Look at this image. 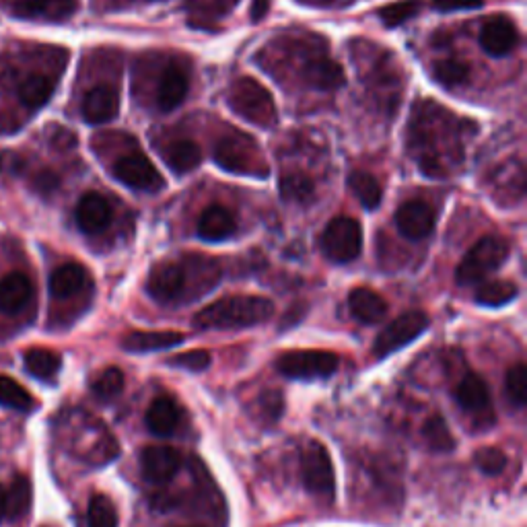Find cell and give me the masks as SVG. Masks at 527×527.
<instances>
[{
    "label": "cell",
    "instance_id": "cell-28",
    "mask_svg": "<svg viewBox=\"0 0 527 527\" xmlns=\"http://www.w3.org/2000/svg\"><path fill=\"white\" fill-rule=\"evenodd\" d=\"M280 196L287 202L309 204L315 198V186L303 173H285L278 182Z\"/></svg>",
    "mask_w": 527,
    "mask_h": 527
},
{
    "label": "cell",
    "instance_id": "cell-9",
    "mask_svg": "<svg viewBox=\"0 0 527 527\" xmlns=\"http://www.w3.org/2000/svg\"><path fill=\"white\" fill-rule=\"evenodd\" d=\"M114 175L124 186L140 192H159L165 184L159 169L143 153H130L120 157L114 165Z\"/></svg>",
    "mask_w": 527,
    "mask_h": 527
},
{
    "label": "cell",
    "instance_id": "cell-16",
    "mask_svg": "<svg viewBox=\"0 0 527 527\" xmlns=\"http://www.w3.org/2000/svg\"><path fill=\"white\" fill-rule=\"evenodd\" d=\"M188 73L178 66V64H171L163 70L161 81H159V89H157V105L161 112H171L178 108V105L186 99L188 95Z\"/></svg>",
    "mask_w": 527,
    "mask_h": 527
},
{
    "label": "cell",
    "instance_id": "cell-38",
    "mask_svg": "<svg viewBox=\"0 0 527 527\" xmlns=\"http://www.w3.org/2000/svg\"><path fill=\"white\" fill-rule=\"evenodd\" d=\"M505 392L507 398L515 404V406H525L527 402V371L523 363L513 365L507 375H505Z\"/></svg>",
    "mask_w": 527,
    "mask_h": 527
},
{
    "label": "cell",
    "instance_id": "cell-43",
    "mask_svg": "<svg viewBox=\"0 0 527 527\" xmlns=\"http://www.w3.org/2000/svg\"><path fill=\"white\" fill-rule=\"evenodd\" d=\"M35 188L44 194H50L58 188V178L54 175V171H42L38 175V180H35Z\"/></svg>",
    "mask_w": 527,
    "mask_h": 527
},
{
    "label": "cell",
    "instance_id": "cell-35",
    "mask_svg": "<svg viewBox=\"0 0 527 527\" xmlns=\"http://www.w3.org/2000/svg\"><path fill=\"white\" fill-rule=\"evenodd\" d=\"M89 527H118V511L105 495H95L87 511Z\"/></svg>",
    "mask_w": 527,
    "mask_h": 527
},
{
    "label": "cell",
    "instance_id": "cell-8",
    "mask_svg": "<svg viewBox=\"0 0 527 527\" xmlns=\"http://www.w3.org/2000/svg\"><path fill=\"white\" fill-rule=\"evenodd\" d=\"M429 318L423 311H406L396 318L390 326H385L373 344V355L385 359L406 344L414 342L420 334L429 328Z\"/></svg>",
    "mask_w": 527,
    "mask_h": 527
},
{
    "label": "cell",
    "instance_id": "cell-10",
    "mask_svg": "<svg viewBox=\"0 0 527 527\" xmlns=\"http://www.w3.org/2000/svg\"><path fill=\"white\" fill-rule=\"evenodd\" d=\"M455 402H458L464 410H468L470 414L478 416V425L480 427H488L493 425L497 416L493 412V406H490V390L486 381L476 375V373H468L460 383L458 388L453 392Z\"/></svg>",
    "mask_w": 527,
    "mask_h": 527
},
{
    "label": "cell",
    "instance_id": "cell-1",
    "mask_svg": "<svg viewBox=\"0 0 527 527\" xmlns=\"http://www.w3.org/2000/svg\"><path fill=\"white\" fill-rule=\"evenodd\" d=\"M274 303L256 295L223 297L200 309L194 318V326L200 330H237L264 324L272 318Z\"/></svg>",
    "mask_w": 527,
    "mask_h": 527
},
{
    "label": "cell",
    "instance_id": "cell-5",
    "mask_svg": "<svg viewBox=\"0 0 527 527\" xmlns=\"http://www.w3.org/2000/svg\"><path fill=\"white\" fill-rule=\"evenodd\" d=\"M215 161L221 169L237 175H268L250 136H225L215 147Z\"/></svg>",
    "mask_w": 527,
    "mask_h": 527
},
{
    "label": "cell",
    "instance_id": "cell-22",
    "mask_svg": "<svg viewBox=\"0 0 527 527\" xmlns=\"http://www.w3.org/2000/svg\"><path fill=\"white\" fill-rule=\"evenodd\" d=\"M235 229H237L235 217L225 206L219 204L208 206L198 219V235L204 241H223L231 237Z\"/></svg>",
    "mask_w": 527,
    "mask_h": 527
},
{
    "label": "cell",
    "instance_id": "cell-24",
    "mask_svg": "<svg viewBox=\"0 0 527 527\" xmlns=\"http://www.w3.org/2000/svg\"><path fill=\"white\" fill-rule=\"evenodd\" d=\"M305 79L315 89H324V91H332L344 85V73L340 64L330 58L309 60L305 66Z\"/></svg>",
    "mask_w": 527,
    "mask_h": 527
},
{
    "label": "cell",
    "instance_id": "cell-20",
    "mask_svg": "<svg viewBox=\"0 0 527 527\" xmlns=\"http://www.w3.org/2000/svg\"><path fill=\"white\" fill-rule=\"evenodd\" d=\"M89 285V272L75 262L62 264L50 276V293L56 299H68L79 295Z\"/></svg>",
    "mask_w": 527,
    "mask_h": 527
},
{
    "label": "cell",
    "instance_id": "cell-3",
    "mask_svg": "<svg viewBox=\"0 0 527 527\" xmlns=\"http://www.w3.org/2000/svg\"><path fill=\"white\" fill-rule=\"evenodd\" d=\"M507 256L509 243L503 237L486 235L478 243H474L472 250L464 256L458 270H455V280H458L460 285H476L490 272L501 268Z\"/></svg>",
    "mask_w": 527,
    "mask_h": 527
},
{
    "label": "cell",
    "instance_id": "cell-37",
    "mask_svg": "<svg viewBox=\"0 0 527 527\" xmlns=\"http://www.w3.org/2000/svg\"><path fill=\"white\" fill-rule=\"evenodd\" d=\"M420 7H423V0H400V3L385 5L379 9V19L383 21L385 27H398L404 21L412 19L418 15Z\"/></svg>",
    "mask_w": 527,
    "mask_h": 527
},
{
    "label": "cell",
    "instance_id": "cell-34",
    "mask_svg": "<svg viewBox=\"0 0 527 527\" xmlns=\"http://www.w3.org/2000/svg\"><path fill=\"white\" fill-rule=\"evenodd\" d=\"M91 390L99 400H114L124 390V373L118 367H108L93 379Z\"/></svg>",
    "mask_w": 527,
    "mask_h": 527
},
{
    "label": "cell",
    "instance_id": "cell-15",
    "mask_svg": "<svg viewBox=\"0 0 527 527\" xmlns=\"http://www.w3.org/2000/svg\"><path fill=\"white\" fill-rule=\"evenodd\" d=\"M480 44L490 56H505L519 44L517 27L507 17L490 19L480 31Z\"/></svg>",
    "mask_w": 527,
    "mask_h": 527
},
{
    "label": "cell",
    "instance_id": "cell-30",
    "mask_svg": "<svg viewBox=\"0 0 527 527\" xmlns=\"http://www.w3.org/2000/svg\"><path fill=\"white\" fill-rule=\"evenodd\" d=\"M519 295V289L515 283L509 280H490L484 283L476 291V303L484 307H501L505 303H511Z\"/></svg>",
    "mask_w": 527,
    "mask_h": 527
},
{
    "label": "cell",
    "instance_id": "cell-21",
    "mask_svg": "<svg viewBox=\"0 0 527 527\" xmlns=\"http://www.w3.org/2000/svg\"><path fill=\"white\" fill-rule=\"evenodd\" d=\"M145 423L157 437H169L180 425V406L169 396H159L147 410Z\"/></svg>",
    "mask_w": 527,
    "mask_h": 527
},
{
    "label": "cell",
    "instance_id": "cell-27",
    "mask_svg": "<svg viewBox=\"0 0 527 527\" xmlns=\"http://www.w3.org/2000/svg\"><path fill=\"white\" fill-rule=\"evenodd\" d=\"M348 186H350V190H353V194L357 196V200L367 210L377 208L381 204V200H383V190H381L379 182L367 171H353V173H350Z\"/></svg>",
    "mask_w": 527,
    "mask_h": 527
},
{
    "label": "cell",
    "instance_id": "cell-12",
    "mask_svg": "<svg viewBox=\"0 0 527 527\" xmlns=\"http://www.w3.org/2000/svg\"><path fill=\"white\" fill-rule=\"evenodd\" d=\"M182 466V458L178 449L169 445H149L140 451V470H143L145 478L157 484L169 482L175 474H178Z\"/></svg>",
    "mask_w": 527,
    "mask_h": 527
},
{
    "label": "cell",
    "instance_id": "cell-4",
    "mask_svg": "<svg viewBox=\"0 0 527 527\" xmlns=\"http://www.w3.org/2000/svg\"><path fill=\"white\" fill-rule=\"evenodd\" d=\"M322 250L336 264L355 262L363 250V229L353 217H336L322 233Z\"/></svg>",
    "mask_w": 527,
    "mask_h": 527
},
{
    "label": "cell",
    "instance_id": "cell-11",
    "mask_svg": "<svg viewBox=\"0 0 527 527\" xmlns=\"http://www.w3.org/2000/svg\"><path fill=\"white\" fill-rule=\"evenodd\" d=\"M435 223H437L435 208L425 200H408L396 213L398 231L414 241L429 237L435 229Z\"/></svg>",
    "mask_w": 527,
    "mask_h": 527
},
{
    "label": "cell",
    "instance_id": "cell-6",
    "mask_svg": "<svg viewBox=\"0 0 527 527\" xmlns=\"http://www.w3.org/2000/svg\"><path fill=\"white\" fill-rule=\"evenodd\" d=\"M276 369L291 379H320L336 373L338 357L328 350H291L276 359Z\"/></svg>",
    "mask_w": 527,
    "mask_h": 527
},
{
    "label": "cell",
    "instance_id": "cell-33",
    "mask_svg": "<svg viewBox=\"0 0 527 527\" xmlns=\"http://www.w3.org/2000/svg\"><path fill=\"white\" fill-rule=\"evenodd\" d=\"M7 497V515L11 519H19L27 513L31 505V482L27 476H17V480L11 484Z\"/></svg>",
    "mask_w": 527,
    "mask_h": 527
},
{
    "label": "cell",
    "instance_id": "cell-44",
    "mask_svg": "<svg viewBox=\"0 0 527 527\" xmlns=\"http://www.w3.org/2000/svg\"><path fill=\"white\" fill-rule=\"evenodd\" d=\"M272 0H252V21H260L268 15Z\"/></svg>",
    "mask_w": 527,
    "mask_h": 527
},
{
    "label": "cell",
    "instance_id": "cell-17",
    "mask_svg": "<svg viewBox=\"0 0 527 527\" xmlns=\"http://www.w3.org/2000/svg\"><path fill=\"white\" fill-rule=\"evenodd\" d=\"M112 221V208L103 196L85 194L77 204V225L83 233H101Z\"/></svg>",
    "mask_w": 527,
    "mask_h": 527
},
{
    "label": "cell",
    "instance_id": "cell-32",
    "mask_svg": "<svg viewBox=\"0 0 527 527\" xmlns=\"http://www.w3.org/2000/svg\"><path fill=\"white\" fill-rule=\"evenodd\" d=\"M423 437L427 441V445L433 449V451H439V453H445V451H451L455 447V439L447 427L445 420L435 414L431 416L425 427H423Z\"/></svg>",
    "mask_w": 527,
    "mask_h": 527
},
{
    "label": "cell",
    "instance_id": "cell-31",
    "mask_svg": "<svg viewBox=\"0 0 527 527\" xmlns=\"http://www.w3.org/2000/svg\"><path fill=\"white\" fill-rule=\"evenodd\" d=\"M0 406L17 412H29L35 406V402L33 396L19 381H15L9 375H0Z\"/></svg>",
    "mask_w": 527,
    "mask_h": 527
},
{
    "label": "cell",
    "instance_id": "cell-39",
    "mask_svg": "<svg viewBox=\"0 0 527 527\" xmlns=\"http://www.w3.org/2000/svg\"><path fill=\"white\" fill-rule=\"evenodd\" d=\"M474 462L484 474L497 476L507 468V455L497 447H482L474 453Z\"/></svg>",
    "mask_w": 527,
    "mask_h": 527
},
{
    "label": "cell",
    "instance_id": "cell-18",
    "mask_svg": "<svg viewBox=\"0 0 527 527\" xmlns=\"http://www.w3.org/2000/svg\"><path fill=\"white\" fill-rule=\"evenodd\" d=\"M186 340L182 332L175 330H151V332H128L122 338V348L128 353H155V350H165L178 346Z\"/></svg>",
    "mask_w": 527,
    "mask_h": 527
},
{
    "label": "cell",
    "instance_id": "cell-29",
    "mask_svg": "<svg viewBox=\"0 0 527 527\" xmlns=\"http://www.w3.org/2000/svg\"><path fill=\"white\" fill-rule=\"evenodd\" d=\"M25 367L33 377L52 379L60 371L62 359L48 348H31L25 353Z\"/></svg>",
    "mask_w": 527,
    "mask_h": 527
},
{
    "label": "cell",
    "instance_id": "cell-19",
    "mask_svg": "<svg viewBox=\"0 0 527 527\" xmlns=\"http://www.w3.org/2000/svg\"><path fill=\"white\" fill-rule=\"evenodd\" d=\"M33 297V285L27 274L11 272L0 280V309L5 313H19L29 305Z\"/></svg>",
    "mask_w": 527,
    "mask_h": 527
},
{
    "label": "cell",
    "instance_id": "cell-14",
    "mask_svg": "<svg viewBox=\"0 0 527 527\" xmlns=\"http://www.w3.org/2000/svg\"><path fill=\"white\" fill-rule=\"evenodd\" d=\"M120 95L112 85H97L83 99V118L89 124H105L118 116Z\"/></svg>",
    "mask_w": 527,
    "mask_h": 527
},
{
    "label": "cell",
    "instance_id": "cell-42",
    "mask_svg": "<svg viewBox=\"0 0 527 527\" xmlns=\"http://www.w3.org/2000/svg\"><path fill=\"white\" fill-rule=\"evenodd\" d=\"M48 0H15V9L23 17H35L46 11Z\"/></svg>",
    "mask_w": 527,
    "mask_h": 527
},
{
    "label": "cell",
    "instance_id": "cell-25",
    "mask_svg": "<svg viewBox=\"0 0 527 527\" xmlns=\"http://www.w3.org/2000/svg\"><path fill=\"white\" fill-rule=\"evenodd\" d=\"M56 81L48 75L33 73L19 85V99L27 105V108H42L46 105L54 93Z\"/></svg>",
    "mask_w": 527,
    "mask_h": 527
},
{
    "label": "cell",
    "instance_id": "cell-2",
    "mask_svg": "<svg viewBox=\"0 0 527 527\" xmlns=\"http://www.w3.org/2000/svg\"><path fill=\"white\" fill-rule=\"evenodd\" d=\"M229 105L237 116L252 122L254 126L272 128L276 124L278 114L274 97L256 79H237L229 89Z\"/></svg>",
    "mask_w": 527,
    "mask_h": 527
},
{
    "label": "cell",
    "instance_id": "cell-7",
    "mask_svg": "<svg viewBox=\"0 0 527 527\" xmlns=\"http://www.w3.org/2000/svg\"><path fill=\"white\" fill-rule=\"evenodd\" d=\"M301 476L305 488L313 495L320 497H334L336 490V476L328 449L320 441H311L301 455Z\"/></svg>",
    "mask_w": 527,
    "mask_h": 527
},
{
    "label": "cell",
    "instance_id": "cell-26",
    "mask_svg": "<svg viewBox=\"0 0 527 527\" xmlns=\"http://www.w3.org/2000/svg\"><path fill=\"white\" fill-rule=\"evenodd\" d=\"M165 159L175 173H188L200 165L202 151L196 143H192V140H178V143L169 145Z\"/></svg>",
    "mask_w": 527,
    "mask_h": 527
},
{
    "label": "cell",
    "instance_id": "cell-45",
    "mask_svg": "<svg viewBox=\"0 0 527 527\" xmlns=\"http://www.w3.org/2000/svg\"><path fill=\"white\" fill-rule=\"evenodd\" d=\"M7 490L0 486V521H3L7 517V497H5Z\"/></svg>",
    "mask_w": 527,
    "mask_h": 527
},
{
    "label": "cell",
    "instance_id": "cell-13",
    "mask_svg": "<svg viewBox=\"0 0 527 527\" xmlns=\"http://www.w3.org/2000/svg\"><path fill=\"white\" fill-rule=\"evenodd\" d=\"M184 285H186V274L182 266L173 262H161L149 274L147 293L159 303H169L182 295Z\"/></svg>",
    "mask_w": 527,
    "mask_h": 527
},
{
    "label": "cell",
    "instance_id": "cell-23",
    "mask_svg": "<svg viewBox=\"0 0 527 527\" xmlns=\"http://www.w3.org/2000/svg\"><path fill=\"white\" fill-rule=\"evenodd\" d=\"M348 309L359 322L377 324L385 318V313H388V303H385L379 293L359 287L348 295Z\"/></svg>",
    "mask_w": 527,
    "mask_h": 527
},
{
    "label": "cell",
    "instance_id": "cell-40",
    "mask_svg": "<svg viewBox=\"0 0 527 527\" xmlns=\"http://www.w3.org/2000/svg\"><path fill=\"white\" fill-rule=\"evenodd\" d=\"M167 365L171 367H182V369H188V371H204L208 369L210 365V355L206 353V350H188V353H180L175 355L171 359H167Z\"/></svg>",
    "mask_w": 527,
    "mask_h": 527
},
{
    "label": "cell",
    "instance_id": "cell-36",
    "mask_svg": "<svg viewBox=\"0 0 527 527\" xmlns=\"http://www.w3.org/2000/svg\"><path fill=\"white\" fill-rule=\"evenodd\" d=\"M433 77L445 87H460L468 81L470 68L460 60H441L433 68Z\"/></svg>",
    "mask_w": 527,
    "mask_h": 527
},
{
    "label": "cell",
    "instance_id": "cell-41",
    "mask_svg": "<svg viewBox=\"0 0 527 527\" xmlns=\"http://www.w3.org/2000/svg\"><path fill=\"white\" fill-rule=\"evenodd\" d=\"M482 5H484V0H433V7L441 13L472 11V9H480Z\"/></svg>",
    "mask_w": 527,
    "mask_h": 527
}]
</instances>
